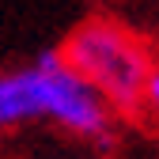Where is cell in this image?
<instances>
[{
    "label": "cell",
    "mask_w": 159,
    "mask_h": 159,
    "mask_svg": "<svg viewBox=\"0 0 159 159\" xmlns=\"http://www.w3.org/2000/svg\"><path fill=\"white\" fill-rule=\"evenodd\" d=\"M144 110H152L159 117V57H155V65L148 72V84H144Z\"/></svg>",
    "instance_id": "obj_3"
},
{
    "label": "cell",
    "mask_w": 159,
    "mask_h": 159,
    "mask_svg": "<svg viewBox=\"0 0 159 159\" xmlns=\"http://www.w3.org/2000/svg\"><path fill=\"white\" fill-rule=\"evenodd\" d=\"M27 125H53L98 152L117 140V114L65 61L61 46H46L23 65L0 68V136Z\"/></svg>",
    "instance_id": "obj_1"
},
{
    "label": "cell",
    "mask_w": 159,
    "mask_h": 159,
    "mask_svg": "<svg viewBox=\"0 0 159 159\" xmlns=\"http://www.w3.org/2000/svg\"><path fill=\"white\" fill-rule=\"evenodd\" d=\"M61 53L117 117L144 114V84L155 65V53L136 30L110 15H87L68 30Z\"/></svg>",
    "instance_id": "obj_2"
}]
</instances>
